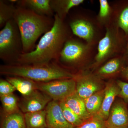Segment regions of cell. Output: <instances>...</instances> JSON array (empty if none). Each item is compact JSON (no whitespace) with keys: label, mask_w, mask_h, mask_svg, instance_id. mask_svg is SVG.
Masks as SVG:
<instances>
[{"label":"cell","mask_w":128,"mask_h":128,"mask_svg":"<svg viewBox=\"0 0 128 128\" xmlns=\"http://www.w3.org/2000/svg\"><path fill=\"white\" fill-rule=\"evenodd\" d=\"M54 18L52 28L44 34L34 50L22 54L16 64H41L57 62L64 44L72 33L64 21L56 14Z\"/></svg>","instance_id":"obj_1"},{"label":"cell","mask_w":128,"mask_h":128,"mask_svg":"<svg viewBox=\"0 0 128 128\" xmlns=\"http://www.w3.org/2000/svg\"><path fill=\"white\" fill-rule=\"evenodd\" d=\"M6 80L23 96H28L38 90L37 82L27 78L20 76H6Z\"/></svg>","instance_id":"obj_19"},{"label":"cell","mask_w":128,"mask_h":128,"mask_svg":"<svg viewBox=\"0 0 128 128\" xmlns=\"http://www.w3.org/2000/svg\"><path fill=\"white\" fill-rule=\"evenodd\" d=\"M63 101L70 109L84 121L92 117L86 110L84 100L78 96L76 92Z\"/></svg>","instance_id":"obj_18"},{"label":"cell","mask_w":128,"mask_h":128,"mask_svg":"<svg viewBox=\"0 0 128 128\" xmlns=\"http://www.w3.org/2000/svg\"><path fill=\"white\" fill-rule=\"evenodd\" d=\"M0 73L6 76L24 77L36 82L71 79L76 75L56 61L41 64H6L0 66Z\"/></svg>","instance_id":"obj_3"},{"label":"cell","mask_w":128,"mask_h":128,"mask_svg":"<svg viewBox=\"0 0 128 128\" xmlns=\"http://www.w3.org/2000/svg\"><path fill=\"white\" fill-rule=\"evenodd\" d=\"M124 55L126 57V59H127L128 61V40L126 50H125V52L124 54Z\"/></svg>","instance_id":"obj_31"},{"label":"cell","mask_w":128,"mask_h":128,"mask_svg":"<svg viewBox=\"0 0 128 128\" xmlns=\"http://www.w3.org/2000/svg\"><path fill=\"white\" fill-rule=\"evenodd\" d=\"M37 89L47 94L53 100H64L76 92L75 78L37 82Z\"/></svg>","instance_id":"obj_8"},{"label":"cell","mask_w":128,"mask_h":128,"mask_svg":"<svg viewBox=\"0 0 128 128\" xmlns=\"http://www.w3.org/2000/svg\"><path fill=\"white\" fill-rule=\"evenodd\" d=\"M99 2L100 9L96 18L99 24L105 29L112 22L113 10L107 0H100Z\"/></svg>","instance_id":"obj_22"},{"label":"cell","mask_w":128,"mask_h":128,"mask_svg":"<svg viewBox=\"0 0 128 128\" xmlns=\"http://www.w3.org/2000/svg\"><path fill=\"white\" fill-rule=\"evenodd\" d=\"M0 96L2 108L6 114L14 113L20 111L18 98L13 93Z\"/></svg>","instance_id":"obj_25"},{"label":"cell","mask_w":128,"mask_h":128,"mask_svg":"<svg viewBox=\"0 0 128 128\" xmlns=\"http://www.w3.org/2000/svg\"><path fill=\"white\" fill-rule=\"evenodd\" d=\"M105 121L98 115L91 117L82 125L74 128H105Z\"/></svg>","instance_id":"obj_27"},{"label":"cell","mask_w":128,"mask_h":128,"mask_svg":"<svg viewBox=\"0 0 128 128\" xmlns=\"http://www.w3.org/2000/svg\"><path fill=\"white\" fill-rule=\"evenodd\" d=\"M76 92L83 99L104 89L105 85L103 80L93 73L81 72L76 74Z\"/></svg>","instance_id":"obj_9"},{"label":"cell","mask_w":128,"mask_h":128,"mask_svg":"<svg viewBox=\"0 0 128 128\" xmlns=\"http://www.w3.org/2000/svg\"><path fill=\"white\" fill-rule=\"evenodd\" d=\"M52 100L47 94L36 90L28 96H23L18 103V107L24 114L38 112L45 109Z\"/></svg>","instance_id":"obj_12"},{"label":"cell","mask_w":128,"mask_h":128,"mask_svg":"<svg viewBox=\"0 0 128 128\" xmlns=\"http://www.w3.org/2000/svg\"><path fill=\"white\" fill-rule=\"evenodd\" d=\"M120 76L124 80L128 81V64L121 72Z\"/></svg>","instance_id":"obj_30"},{"label":"cell","mask_w":128,"mask_h":128,"mask_svg":"<svg viewBox=\"0 0 128 128\" xmlns=\"http://www.w3.org/2000/svg\"><path fill=\"white\" fill-rule=\"evenodd\" d=\"M26 128H47L46 109L24 114Z\"/></svg>","instance_id":"obj_20"},{"label":"cell","mask_w":128,"mask_h":128,"mask_svg":"<svg viewBox=\"0 0 128 128\" xmlns=\"http://www.w3.org/2000/svg\"><path fill=\"white\" fill-rule=\"evenodd\" d=\"M16 88L7 80H0V96L12 94Z\"/></svg>","instance_id":"obj_28"},{"label":"cell","mask_w":128,"mask_h":128,"mask_svg":"<svg viewBox=\"0 0 128 128\" xmlns=\"http://www.w3.org/2000/svg\"><path fill=\"white\" fill-rule=\"evenodd\" d=\"M120 92V89L116 81L111 80L106 83L103 101L97 114L104 121L108 119L111 108L116 97H118Z\"/></svg>","instance_id":"obj_14"},{"label":"cell","mask_w":128,"mask_h":128,"mask_svg":"<svg viewBox=\"0 0 128 128\" xmlns=\"http://www.w3.org/2000/svg\"><path fill=\"white\" fill-rule=\"evenodd\" d=\"M68 25L72 34L83 39L86 43L92 46L98 45L104 36V28L95 20L87 16L76 14L72 17Z\"/></svg>","instance_id":"obj_7"},{"label":"cell","mask_w":128,"mask_h":128,"mask_svg":"<svg viewBox=\"0 0 128 128\" xmlns=\"http://www.w3.org/2000/svg\"><path fill=\"white\" fill-rule=\"evenodd\" d=\"M104 36L98 42L96 53L89 68L92 72L108 60L124 54L128 40L123 31L112 22L105 28Z\"/></svg>","instance_id":"obj_4"},{"label":"cell","mask_w":128,"mask_h":128,"mask_svg":"<svg viewBox=\"0 0 128 128\" xmlns=\"http://www.w3.org/2000/svg\"><path fill=\"white\" fill-rule=\"evenodd\" d=\"M50 0H18L17 6L25 8L38 15L52 17L54 12L50 5Z\"/></svg>","instance_id":"obj_16"},{"label":"cell","mask_w":128,"mask_h":128,"mask_svg":"<svg viewBox=\"0 0 128 128\" xmlns=\"http://www.w3.org/2000/svg\"></svg>","instance_id":"obj_32"},{"label":"cell","mask_w":128,"mask_h":128,"mask_svg":"<svg viewBox=\"0 0 128 128\" xmlns=\"http://www.w3.org/2000/svg\"><path fill=\"white\" fill-rule=\"evenodd\" d=\"M0 128H26L24 114L19 111L6 114L1 123Z\"/></svg>","instance_id":"obj_23"},{"label":"cell","mask_w":128,"mask_h":128,"mask_svg":"<svg viewBox=\"0 0 128 128\" xmlns=\"http://www.w3.org/2000/svg\"><path fill=\"white\" fill-rule=\"evenodd\" d=\"M116 81L120 89L118 97L122 98L128 104V82L119 80H117Z\"/></svg>","instance_id":"obj_29"},{"label":"cell","mask_w":128,"mask_h":128,"mask_svg":"<svg viewBox=\"0 0 128 128\" xmlns=\"http://www.w3.org/2000/svg\"><path fill=\"white\" fill-rule=\"evenodd\" d=\"M105 93V88L84 99L85 105L91 117L97 115L100 109Z\"/></svg>","instance_id":"obj_21"},{"label":"cell","mask_w":128,"mask_h":128,"mask_svg":"<svg viewBox=\"0 0 128 128\" xmlns=\"http://www.w3.org/2000/svg\"><path fill=\"white\" fill-rule=\"evenodd\" d=\"M47 128H74L66 119L60 102L52 100L45 108Z\"/></svg>","instance_id":"obj_13"},{"label":"cell","mask_w":128,"mask_h":128,"mask_svg":"<svg viewBox=\"0 0 128 128\" xmlns=\"http://www.w3.org/2000/svg\"><path fill=\"white\" fill-rule=\"evenodd\" d=\"M16 8L12 3L0 0V27H4L8 21L13 19Z\"/></svg>","instance_id":"obj_24"},{"label":"cell","mask_w":128,"mask_h":128,"mask_svg":"<svg viewBox=\"0 0 128 128\" xmlns=\"http://www.w3.org/2000/svg\"><path fill=\"white\" fill-rule=\"evenodd\" d=\"M105 125L107 128H128V104L122 98L115 99Z\"/></svg>","instance_id":"obj_10"},{"label":"cell","mask_w":128,"mask_h":128,"mask_svg":"<svg viewBox=\"0 0 128 128\" xmlns=\"http://www.w3.org/2000/svg\"><path fill=\"white\" fill-rule=\"evenodd\" d=\"M95 47L72 36L64 44L57 62L63 67L80 68L90 62L92 64L96 53Z\"/></svg>","instance_id":"obj_5"},{"label":"cell","mask_w":128,"mask_h":128,"mask_svg":"<svg viewBox=\"0 0 128 128\" xmlns=\"http://www.w3.org/2000/svg\"><path fill=\"white\" fill-rule=\"evenodd\" d=\"M112 6L113 10L112 22L128 36V0L118 1Z\"/></svg>","instance_id":"obj_15"},{"label":"cell","mask_w":128,"mask_h":128,"mask_svg":"<svg viewBox=\"0 0 128 128\" xmlns=\"http://www.w3.org/2000/svg\"><path fill=\"white\" fill-rule=\"evenodd\" d=\"M60 103L64 116L67 121L72 125L76 128L80 126L85 121L70 109L64 101L60 102Z\"/></svg>","instance_id":"obj_26"},{"label":"cell","mask_w":128,"mask_h":128,"mask_svg":"<svg viewBox=\"0 0 128 128\" xmlns=\"http://www.w3.org/2000/svg\"><path fill=\"white\" fill-rule=\"evenodd\" d=\"M13 19L20 33L23 54L34 50L38 39L50 30L54 22V18L38 15L30 9L18 6Z\"/></svg>","instance_id":"obj_2"},{"label":"cell","mask_w":128,"mask_h":128,"mask_svg":"<svg viewBox=\"0 0 128 128\" xmlns=\"http://www.w3.org/2000/svg\"><path fill=\"white\" fill-rule=\"evenodd\" d=\"M84 2V0H50V5L55 14L64 21L72 8L80 6Z\"/></svg>","instance_id":"obj_17"},{"label":"cell","mask_w":128,"mask_h":128,"mask_svg":"<svg viewBox=\"0 0 128 128\" xmlns=\"http://www.w3.org/2000/svg\"><path fill=\"white\" fill-rule=\"evenodd\" d=\"M128 64V61L123 54L108 60L93 71L94 74L102 80L112 78L120 76Z\"/></svg>","instance_id":"obj_11"},{"label":"cell","mask_w":128,"mask_h":128,"mask_svg":"<svg viewBox=\"0 0 128 128\" xmlns=\"http://www.w3.org/2000/svg\"><path fill=\"white\" fill-rule=\"evenodd\" d=\"M23 54L20 33L13 18L0 31V58L7 64H16Z\"/></svg>","instance_id":"obj_6"}]
</instances>
